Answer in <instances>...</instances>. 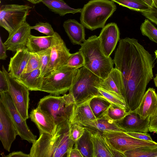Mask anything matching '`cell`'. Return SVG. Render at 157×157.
I'll return each instance as SVG.
<instances>
[{
	"label": "cell",
	"instance_id": "cell-22",
	"mask_svg": "<svg viewBox=\"0 0 157 157\" xmlns=\"http://www.w3.org/2000/svg\"><path fill=\"white\" fill-rule=\"evenodd\" d=\"M64 29L72 44L81 45L86 40L84 26L75 19H68L64 22Z\"/></svg>",
	"mask_w": 157,
	"mask_h": 157
},
{
	"label": "cell",
	"instance_id": "cell-35",
	"mask_svg": "<svg viewBox=\"0 0 157 157\" xmlns=\"http://www.w3.org/2000/svg\"><path fill=\"white\" fill-rule=\"evenodd\" d=\"M130 112L124 108L111 104L107 109V114L113 120L117 122L123 119Z\"/></svg>",
	"mask_w": 157,
	"mask_h": 157
},
{
	"label": "cell",
	"instance_id": "cell-49",
	"mask_svg": "<svg viewBox=\"0 0 157 157\" xmlns=\"http://www.w3.org/2000/svg\"><path fill=\"white\" fill-rule=\"evenodd\" d=\"M29 2L33 4H36L39 3L41 2L42 0H26Z\"/></svg>",
	"mask_w": 157,
	"mask_h": 157
},
{
	"label": "cell",
	"instance_id": "cell-14",
	"mask_svg": "<svg viewBox=\"0 0 157 157\" xmlns=\"http://www.w3.org/2000/svg\"><path fill=\"white\" fill-rule=\"evenodd\" d=\"M120 32L115 23H110L102 28L98 36L100 44L105 55L110 57L119 40Z\"/></svg>",
	"mask_w": 157,
	"mask_h": 157
},
{
	"label": "cell",
	"instance_id": "cell-3",
	"mask_svg": "<svg viewBox=\"0 0 157 157\" xmlns=\"http://www.w3.org/2000/svg\"><path fill=\"white\" fill-rule=\"evenodd\" d=\"M79 51L83 57L84 66L102 79L113 68V60L105 54L98 36L95 35L89 37L82 43Z\"/></svg>",
	"mask_w": 157,
	"mask_h": 157
},
{
	"label": "cell",
	"instance_id": "cell-46",
	"mask_svg": "<svg viewBox=\"0 0 157 157\" xmlns=\"http://www.w3.org/2000/svg\"><path fill=\"white\" fill-rule=\"evenodd\" d=\"M7 49L3 43L1 37L0 38V59L5 60L7 56L6 54Z\"/></svg>",
	"mask_w": 157,
	"mask_h": 157
},
{
	"label": "cell",
	"instance_id": "cell-19",
	"mask_svg": "<svg viewBox=\"0 0 157 157\" xmlns=\"http://www.w3.org/2000/svg\"><path fill=\"white\" fill-rule=\"evenodd\" d=\"M157 110V94L154 89L149 88L144 95L139 106L132 112L139 114L141 118L145 119Z\"/></svg>",
	"mask_w": 157,
	"mask_h": 157
},
{
	"label": "cell",
	"instance_id": "cell-21",
	"mask_svg": "<svg viewBox=\"0 0 157 157\" xmlns=\"http://www.w3.org/2000/svg\"><path fill=\"white\" fill-rule=\"evenodd\" d=\"M30 53L26 48L20 49L16 52L10 58L8 72L16 79L23 73L30 57Z\"/></svg>",
	"mask_w": 157,
	"mask_h": 157
},
{
	"label": "cell",
	"instance_id": "cell-50",
	"mask_svg": "<svg viewBox=\"0 0 157 157\" xmlns=\"http://www.w3.org/2000/svg\"><path fill=\"white\" fill-rule=\"evenodd\" d=\"M154 81L155 86L157 88V74H156L155 77L154 78Z\"/></svg>",
	"mask_w": 157,
	"mask_h": 157
},
{
	"label": "cell",
	"instance_id": "cell-39",
	"mask_svg": "<svg viewBox=\"0 0 157 157\" xmlns=\"http://www.w3.org/2000/svg\"><path fill=\"white\" fill-rule=\"evenodd\" d=\"M30 53L29 58L23 73L29 72L40 68L39 58L37 53Z\"/></svg>",
	"mask_w": 157,
	"mask_h": 157
},
{
	"label": "cell",
	"instance_id": "cell-25",
	"mask_svg": "<svg viewBox=\"0 0 157 157\" xmlns=\"http://www.w3.org/2000/svg\"><path fill=\"white\" fill-rule=\"evenodd\" d=\"M29 36L26 45V48L31 53H37L51 47L53 36Z\"/></svg>",
	"mask_w": 157,
	"mask_h": 157
},
{
	"label": "cell",
	"instance_id": "cell-42",
	"mask_svg": "<svg viewBox=\"0 0 157 157\" xmlns=\"http://www.w3.org/2000/svg\"><path fill=\"white\" fill-rule=\"evenodd\" d=\"M141 13L147 19L157 25V8L150 7L148 11Z\"/></svg>",
	"mask_w": 157,
	"mask_h": 157
},
{
	"label": "cell",
	"instance_id": "cell-12",
	"mask_svg": "<svg viewBox=\"0 0 157 157\" xmlns=\"http://www.w3.org/2000/svg\"><path fill=\"white\" fill-rule=\"evenodd\" d=\"M53 36L50 60L45 75L65 65L72 55L57 33L55 32Z\"/></svg>",
	"mask_w": 157,
	"mask_h": 157
},
{
	"label": "cell",
	"instance_id": "cell-23",
	"mask_svg": "<svg viewBox=\"0 0 157 157\" xmlns=\"http://www.w3.org/2000/svg\"><path fill=\"white\" fill-rule=\"evenodd\" d=\"M88 129L93 144V157H113L105 143L102 133Z\"/></svg>",
	"mask_w": 157,
	"mask_h": 157
},
{
	"label": "cell",
	"instance_id": "cell-32",
	"mask_svg": "<svg viewBox=\"0 0 157 157\" xmlns=\"http://www.w3.org/2000/svg\"><path fill=\"white\" fill-rule=\"evenodd\" d=\"M75 143V142L69 137V129L61 134L60 136L59 149L61 157H67V153L73 147Z\"/></svg>",
	"mask_w": 157,
	"mask_h": 157
},
{
	"label": "cell",
	"instance_id": "cell-6",
	"mask_svg": "<svg viewBox=\"0 0 157 157\" xmlns=\"http://www.w3.org/2000/svg\"><path fill=\"white\" fill-rule=\"evenodd\" d=\"M78 69L64 65L43 78L40 91L59 96L69 91L77 74Z\"/></svg>",
	"mask_w": 157,
	"mask_h": 157
},
{
	"label": "cell",
	"instance_id": "cell-27",
	"mask_svg": "<svg viewBox=\"0 0 157 157\" xmlns=\"http://www.w3.org/2000/svg\"><path fill=\"white\" fill-rule=\"evenodd\" d=\"M41 2L51 11L61 16L67 13H81L82 9L70 7L63 0H42Z\"/></svg>",
	"mask_w": 157,
	"mask_h": 157
},
{
	"label": "cell",
	"instance_id": "cell-17",
	"mask_svg": "<svg viewBox=\"0 0 157 157\" xmlns=\"http://www.w3.org/2000/svg\"><path fill=\"white\" fill-rule=\"evenodd\" d=\"M29 117L38 128L39 132H44L54 135L57 126L51 117L39 106L30 112Z\"/></svg>",
	"mask_w": 157,
	"mask_h": 157
},
{
	"label": "cell",
	"instance_id": "cell-34",
	"mask_svg": "<svg viewBox=\"0 0 157 157\" xmlns=\"http://www.w3.org/2000/svg\"><path fill=\"white\" fill-rule=\"evenodd\" d=\"M99 91L102 95L103 98L111 104L118 107L126 109L128 112L125 101L104 89L98 87Z\"/></svg>",
	"mask_w": 157,
	"mask_h": 157
},
{
	"label": "cell",
	"instance_id": "cell-31",
	"mask_svg": "<svg viewBox=\"0 0 157 157\" xmlns=\"http://www.w3.org/2000/svg\"><path fill=\"white\" fill-rule=\"evenodd\" d=\"M125 157H157V147H139L124 152Z\"/></svg>",
	"mask_w": 157,
	"mask_h": 157
},
{
	"label": "cell",
	"instance_id": "cell-30",
	"mask_svg": "<svg viewBox=\"0 0 157 157\" xmlns=\"http://www.w3.org/2000/svg\"><path fill=\"white\" fill-rule=\"evenodd\" d=\"M111 104L105 99L99 97L93 98L90 103L91 110L96 117L105 112Z\"/></svg>",
	"mask_w": 157,
	"mask_h": 157
},
{
	"label": "cell",
	"instance_id": "cell-44",
	"mask_svg": "<svg viewBox=\"0 0 157 157\" xmlns=\"http://www.w3.org/2000/svg\"><path fill=\"white\" fill-rule=\"evenodd\" d=\"M8 83L3 71H0V94L9 91Z\"/></svg>",
	"mask_w": 157,
	"mask_h": 157
},
{
	"label": "cell",
	"instance_id": "cell-33",
	"mask_svg": "<svg viewBox=\"0 0 157 157\" xmlns=\"http://www.w3.org/2000/svg\"><path fill=\"white\" fill-rule=\"evenodd\" d=\"M140 29L144 36L157 44V28L148 19H145L142 24Z\"/></svg>",
	"mask_w": 157,
	"mask_h": 157
},
{
	"label": "cell",
	"instance_id": "cell-47",
	"mask_svg": "<svg viewBox=\"0 0 157 157\" xmlns=\"http://www.w3.org/2000/svg\"><path fill=\"white\" fill-rule=\"evenodd\" d=\"M6 157H30L29 154H27L21 151L13 152L5 156Z\"/></svg>",
	"mask_w": 157,
	"mask_h": 157
},
{
	"label": "cell",
	"instance_id": "cell-8",
	"mask_svg": "<svg viewBox=\"0 0 157 157\" xmlns=\"http://www.w3.org/2000/svg\"><path fill=\"white\" fill-rule=\"evenodd\" d=\"M32 7L15 4L2 5L0 8V25L11 34L26 22Z\"/></svg>",
	"mask_w": 157,
	"mask_h": 157
},
{
	"label": "cell",
	"instance_id": "cell-40",
	"mask_svg": "<svg viewBox=\"0 0 157 157\" xmlns=\"http://www.w3.org/2000/svg\"><path fill=\"white\" fill-rule=\"evenodd\" d=\"M31 29L45 34L47 36H52L55 32L51 25L47 22H39L35 25L31 26Z\"/></svg>",
	"mask_w": 157,
	"mask_h": 157
},
{
	"label": "cell",
	"instance_id": "cell-11",
	"mask_svg": "<svg viewBox=\"0 0 157 157\" xmlns=\"http://www.w3.org/2000/svg\"><path fill=\"white\" fill-rule=\"evenodd\" d=\"M0 101L5 107L21 139L33 143L36 136L30 130L25 120L15 107L9 91L0 94Z\"/></svg>",
	"mask_w": 157,
	"mask_h": 157
},
{
	"label": "cell",
	"instance_id": "cell-5",
	"mask_svg": "<svg viewBox=\"0 0 157 157\" xmlns=\"http://www.w3.org/2000/svg\"><path fill=\"white\" fill-rule=\"evenodd\" d=\"M103 80L85 66L79 69L78 73L69 91L73 96L76 105L95 97L103 98L97 87L100 86Z\"/></svg>",
	"mask_w": 157,
	"mask_h": 157
},
{
	"label": "cell",
	"instance_id": "cell-4",
	"mask_svg": "<svg viewBox=\"0 0 157 157\" xmlns=\"http://www.w3.org/2000/svg\"><path fill=\"white\" fill-rule=\"evenodd\" d=\"M114 2L110 0H92L82 9L80 21L91 31L103 28L108 20L116 10Z\"/></svg>",
	"mask_w": 157,
	"mask_h": 157
},
{
	"label": "cell",
	"instance_id": "cell-15",
	"mask_svg": "<svg viewBox=\"0 0 157 157\" xmlns=\"http://www.w3.org/2000/svg\"><path fill=\"white\" fill-rule=\"evenodd\" d=\"M31 29V26L26 21L9 35L4 43L7 50L16 52L19 49L26 48Z\"/></svg>",
	"mask_w": 157,
	"mask_h": 157
},
{
	"label": "cell",
	"instance_id": "cell-28",
	"mask_svg": "<svg viewBox=\"0 0 157 157\" xmlns=\"http://www.w3.org/2000/svg\"><path fill=\"white\" fill-rule=\"evenodd\" d=\"M75 146L79 150L83 157H93V144L90 132L87 128H85L83 135L75 142Z\"/></svg>",
	"mask_w": 157,
	"mask_h": 157
},
{
	"label": "cell",
	"instance_id": "cell-41",
	"mask_svg": "<svg viewBox=\"0 0 157 157\" xmlns=\"http://www.w3.org/2000/svg\"><path fill=\"white\" fill-rule=\"evenodd\" d=\"M126 133L136 139L145 141H153L150 135L147 132H127Z\"/></svg>",
	"mask_w": 157,
	"mask_h": 157
},
{
	"label": "cell",
	"instance_id": "cell-52",
	"mask_svg": "<svg viewBox=\"0 0 157 157\" xmlns=\"http://www.w3.org/2000/svg\"><path fill=\"white\" fill-rule=\"evenodd\" d=\"M90 0L91 1V0Z\"/></svg>",
	"mask_w": 157,
	"mask_h": 157
},
{
	"label": "cell",
	"instance_id": "cell-18",
	"mask_svg": "<svg viewBox=\"0 0 157 157\" xmlns=\"http://www.w3.org/2000/svg\"><path fill=\"white\" fill-rule=\"evenodd\" d=\"M149 117L142 118L139 114L132 111L116 123L126 132H148Z\"/></svg>",
	"mask_w": 157,
	"mask_h": 157
},
{
	"label": "cell",
	"instance_id": "cell-37",
	"mask_svg": "<svg viewBox=\"0 0 157 157\" xmlns=\"http://www.w3.org/2000/svg\"><path fill=\"white\" fill-rule=\"evenodd\" d=\"M65 65L79 69L84 66L83 57L79 51L72 54Z\"/></svg>",
	"mask_w": 157,
	"mask_h": 157
},
{
	"label": "cell",
	"instance_id": "cell-51",
	"mask_svg": "<svg viewBox=\"0 0 157 157\" xmlns=\"http://www.w3.org/2000/svg\"><path fill=\"white\" fill-rule=\"evenodd\" d=\"M155 56H156V57L157 59V50H156L155 51Z\"/></svg>",
	"mask_w": 157,
	"mask_h": 157
},
{
	"label": "cell",
	"instance_id": "cell-1",
	"mask_svg": "<svg viewBox=\"0 0 157 157\" xmlns=\"http://www.w3.org/2000/svg\"><path fill=\"white\" fill-rule=\"evenodd\" d=\"M113 61L121 73L122 96L128 111L132 112L139 106L153 78L154 60L137 40L126 37L119 40Z\"/></svg>",
	"mask_w": 157,
	"mask_h": 157
},
{
	"label": "cell",
	"instance_id": "cell-9",
	"mask_svg": "<svg viewBox=\"0 0 157 157\" xmlns=\"http://www.w3.org/2000/svg\"><path fill=\"white\" fill-rule=\"evenodd\" d=\"M102 133L104 137L113 148L123 153L126 151L139 147H157V142L136 139L128 135L126 132H110Z\"/></svg>",
	"mask_w": 157,
	"mask_h": 157
},
{
	"label": "cell",
	"instance_id": "cell-20",
	"mask_svg": "<svg viewBox=\"0 0 157 157\" xmlns=\"http://www.w3.org/2000/svg\"><path fill=\"white\" fill-rule=\"evenodd\" d=\"M99 87L124 100L122 96L123 82L120 71L113 68L107 76L101 82Z\"/></svg>",
	"mask_w": 157,
	"mask_h": 157
},
{
	"label": "cell",
	"instance_id": "cell-16",
	"mask_svg": "<svg viewBox=\"0 0 157 157\" xmlns=\"http://www.w3.org/2000/svg\"><path fill=\"white\" fill-rule=\"evenodd\" d=\"M79 124L88 129L98 131L101 132H125L116 121L108 116L107 109L96 117V119L85 121Z\"/></svg>",
	"mask_w": 157,
	"mask_h": 157
},
{
	"label": "cell",
	"instance_id": "cell-38",
	"mask_svg": "<svg viewBox=\"0 0 157 157\" xmlns=\"http://www.w3.org/2000/svg\"><path fill=\"white\" fill-rule=\"evenodd\" d=\"M85 129V128L80 124L75 123L72 124L69 127L70 138L75 142L83 135Z\"/></svg>",
	"mask_w": 157,
	"mask_h": 157
},
{
	"label": "cell",
	"instance_id": "cell-43",
	"mask_svg": "<svg viewBox=\"0 0 157 157\" xmlns=\"http://www.w3.org/2000/svg\"><path fill=\"white\" fill-rule=\"evenodd\" d=\"M148 131L157 134V110L150 117Z\"/></svg>",
	"mask_w": 157,
	"mask_h": 157
},
{
	"label": "cell",
	"instance_id": "cell-26",
	"mask_svg": "<svg viewBox=\"0 0 157 157\" xmlns=\"http://www.w3.org/2000/svg\"><path fill=\"white\" fill-rule=\"evenodd\" d=\"M91 99L76 105L70 125L74 123L79 124L85 121L96 119L90 105Z\"/></svg>",
	"mask_w": 157,
	"mask_h": 157
},
{
	"label": "cell",
	"instance_id": "cell-2",
	"mask_svg": "<svg viewBox=\"0 0 157 157\" xmlns=\"http://www.w3.org/2000/svg\"><path fill=\"white\" fill-rule=\"evenodd\" d=\"M37 106L52 118L57 128H69L76 105L72 94L69 92L62 96L50 94L40 99Z\"/></svg>",
	"mask_w": 157,
	"mask_h": 157
},
{
	"label": "cell",
	"instance_id": "cell-7",
	"mask_svg": "<svg viewBox=\"0 0 157 157\" xmlns=\"http://www.w3.org/2000/svg\"><path fill=\"white\" fill-rule=\"evenodd\" d=\"M68 130L57 128L55 134L40 132L39 138L33 144L30 157H61L59 149L60 136Z\"/></svg>",
	"mask_w": 157,
	"mask_h": 157
},
{
	"label": "cell",
	"instance_id": "cell-10",
	"mask_svg": "<svg viewBox=\"0 0 157 157\" xmlns=\"http://www.w3.org/2000/svg\"><path fill=\"white\" fill-rule=\"evenodd\" d=\"M2 69L7 79L9 92L13 103L23 118L26 120L29 117V90L11 76L3 66Z\"/></svg>",
	"mask_w": 157,
	"mask_h": 157
},
{
	"label": "cell",
	"instance_id": "cell-48",
	"mask_svg": "<svg viewBox=\"0 0 157 157\" xmlns=\"http://www.w3.org/2000/svg\"><path fill=\"white\" fill-rule=\"evenodd\" d=\"M145 2L150 7L157 8V0H144Z\"/></svg>",
	"mask_w": 157,
	"mask_h": 157
},
{
	"label": "cell",
	"instance_id": "cell-13",
	"mask_svg": "<svg viewBox=\"0 0 157 157\" xmlns=\"http://www.w3.org/2000/svg\"><path fill=\"white\" fill-rule=\"evenodd\" d=\"M18 135L9 113L0 101V139L4 148L10 151L13 142Z\"/></svg>",
	"mask_w": 157,
	"mask_h": 157
},
{
	"label": "cell",
	"instance_id": "cell-36",
	"mask_svg": "<svg viewBox=\"0 0 157 157\" xmlns=\"http://www.w3.org/2000/svg\"><path fill=\"white\" fill-rule=\"evenodd\" d=\"M51 47L37 53L40 59V76L44 77L45 75L47 68L50 60Z\"/></svg>",
	"mask_w": 157,
	"mask_h": 157
},
{
	"label": "cell",
	"instance_id": "cell-24",
	"mask_svg": "<svg viewBox=\"0 0 157 157\" xmlns=\"http://www.w3.org/2000/svg\"><path fill=\"white\" fill-rule=\"evenodd\" d=\"M40 68L29 72L23 73L16 79L31 91H40L43 81Z\"/></svg>",
	"mask_w": 157,
	"mask_h": 157
},
{
	"label": "cell",
	"instance_id": "cell-45",
	"mask_svg": "<svg viewBox=\"0 0 157 157\" xmlns=\"http://www.w3.org/2000/svg\"><path fill=\"white\" fill-rule=\"evenodd\" d=\"M67 157H83L79 150L76 147H72L67 153Z\"/></svg>",
	"mask_w": 157,
	"mask_h": 157
},
{
	"label": "cell",
	"instance_id": "cell-29",
	"mask_svg": "<svg viewBox=\"0 0 157 157\" xmlns=\"http://www.w3.org/2000/svg\"><path fill=\"white\" fill-rule=\"evenodd\" d=\"M120 5L141 13L148 11L150 7L144 0H111Z\"/></svg>",
	"mask_w": 157,
	"mask_h": 157
}]
</instances>
